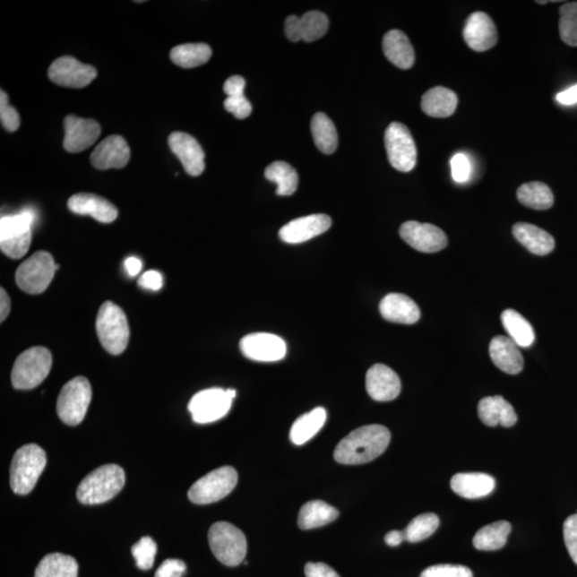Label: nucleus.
Instances as JSON below:
<instances>
[{
	"label": "nucleus",
	"mask_w": 577,
	"mask_h": 577,
	"mask_svg": "<svg viewBox=\"0 0 577 577\" xmlns=\"http://www.w3.org/2000/svg\"><path fill=\"white\" fill-rule=\"evenodd\" d=\"M502 322L509 337L521 348H530L536 340L534 329L523 315L513 309L502 314Z\"/></svg>",
	"instance_id": "35"
},
{
	"label": "nucleus",
	"mask_w": 577,
	"mask_h": 577,
	"mask_svg": "<svg viewBox=\"0 0 577 577\" xmlns=\"http://www.w3.org/2000/svg\"><path fill=\"white\" fill-rule=\"evenodd\" d=\"M391 432L384 426L369 425L352 431L338 444L334 458L338 463L359 465L374 461L391 443Z\"/></svg>",
	"instance_id": "1"
},
{
	"label": "nucleus",
	"mask_w": 577,
	"mask_h": 577,
	"mask_svg": "<svg viewBox=\"0 0 577 577\" xmlns=\"http://www.w3.org/2000/svg\"><path fill=\"white\" fill-rule=\"evenodd\" d=\"M556 101L565 107L577 104V84L570 87L567 90L559 92L556 96Z\"/></svg>",
	"instance_id": "53"
},
{
	"label": "nucleus",
	"mask_w": 577,
	"mask_h": 577,
	"mask_svg": "<svg viewBox=\"0 0 577 577\" xmlns=\"http://www.w3.org/2000/svg\"><path fill=\"white\" fill-rule=\"evenodd\" d=\"M338 517L340 512L335 507L322 501H312L302 507L297 524L304 530H314L332 523Z\"/></svg>",
	"instance_id": "30"
},
{
	"label": "nucleus",
	"mask_w": 577,
	"mask_h": 577,
	"mask_svg": "<svg viewBox=\"0 0 577 577\" xmlns=\"http://www.w3.org/2000/svg\"><path fill=\"white\" fill-rule=\"evenodd\" d=\"M490 357L497 368L508 375H519L524 367L523 355L512 338L497 336L490 343Z\"/></svg>",
	"instance_id": "24"
},
{
	"label": "nucleus",
	"mask_w": 577,
	"mask_h": 577,
	"mask_svg": "<svg viewBox=\"0 0 577 577\" xmlns=\"http://www.w3.org/2000/svg\"><path fill=\"white\" fill-rule=\"evenodd\" d=\"M125 485V470L119 465H103L82 480L76 496L84 504H103L118 495Z\"/></svg>",
	"instance_id": "2"
},
{
	"label": "nucleus",
	"mask_w": 577,
	"mask_h": 577,
	"mask_svg": "<svg viewBox=\"0 0 577 577\" xmlns=\"http://www.w3.org/2000/svg\"><path fill=\"white\" fill-rule=\"evenodd\" d=\"M452 176L454 182L466 183L471 174L470 160L464 153H457L452 159Z\"/></svg>",
	"instance_id": "46"
},
{
	"label": "nucleus",
	"mask_w": 577,
	"mask_h": 577,
	"mask_svg": "<svg viewBox=\"0 0 577 577\" xmlns=\"http://www.w3.org/2000/svg\"><path fill=\"white\" fill-rule=\"evenodd\" d=\"M237 484V470L231 466H224L197 480L188 491V498L197 504H213L228 496Z\"/></svg>",
	"instance_id": "9"
},
{
	"label": "nucleus",
	"mask_w": 577,
	"mask_h": 577,
	"mask_svg": "<svg viewBox=\"0 0 577 577\" xmlns=\"http://www.w3.org/2000/svg\"><path fill=\"white\" fill-rule=\"evenodd\" d=\"M236 390L209 388L196 393L188 403V410L197 424L214 423L229 413Z\"/></svg>",
	"instance_id": "10"
},
{
	"label": "nucleus",
	"mask_w": 577,
	"mask_h": 577,
	"mask_svg": "<svg viewBox=\"0 0 577 577\" xmlns=\"http://www.w3.org/2000/svg\"><path fill=\"white\" fill-rule=\"evenodd\" d=\"M64 147L70 153H79L90 148L101 135V126L92 119L69 115L65 119Z\"/></svg>",
	"instance_id": "16"
},
{
	"label": "nucleus",
	"mask_w": 577,
	"mask_h": 577,
	"mask_svg": "<svg viewBox=\"0 0 577 577\" xmlns=\"http://www.w3.org/2000/svg\"><path fill=\"white\" fill-rule=\"evenodd\" d=\"M327 418L323 408H317L296 420L290 431V440L296 445H303L312 440L323 428Z\"/></svg>",
	"instance_id": "31"
},
{
	"label": "nucleus",
	"mask_w": 577,
	"mask_h": 577,
	"mask_svg": "<svg viewBox=\"0 0 577 577\" xmlns=\"http://www.w3.org/2000/svg\"><path fill=\"white\" fill-rule=\"evenodd\" d=\"M312 134L315 146L322 153H334L338 147V134L335 125L323 113L315 114L312 120Z\"/></svg>",
	"instance_id": "38"
},
{
	"label": "nucleus",
	"mask_w": 577,
	"mask_h": 577,
	"mask_svg": "<svg viewBox=\"0 0 577 577\" xmlns=\"http://www.w3.org/2000/svg\"><path fill=\"white\" fill-rule=\"evenodd\" d=\"M52 353L47 348L33 347L16 358L11 382L16 390H33L47 379L52 369Z\"/></svg>",
	"instance_id": "4"
},
{
	"label": "nucleus",
	"mask_w": 577,
	"mask_h": 577,
	"mask_svg": "<svg viewBox=\"0 0 577 577\" xmlns=\"http://www.w3.org/2000/svg\"><path fill=\"white\" fill-rule=\"evenodd\" d=\"M329 215L314 214L304 216L288 223L280 231L281 241L288 244H301L312 240L331 228Z\"/></svg>",
	"instance_id": "19"
},
{
	"label": "nucleus",
	"mask_w": 577,
	"mask_h": 577,
	"mask_svg": "<svg viewBox=\"0 0 577 577\" xmlns=\"http://www.w3.org/2000/svg\"><path fill=\"white\" fill-rule=\"evenodd\" d=\"M138 285L147 290L159 291L163 287V277L157 271H148L142 275Z\"/></svg>",
	"instance_id": "51"
},
{
	"label": "nucleus",
	"mask_w": 577,
	"mask_h": 577,
	"mask_svg": "<svg viewBox=\"0 0 577 577\" xmlns=\"http://www.w3.org/2000/svg\"><path fill=\"white\" fill-rule=\"evenodd\" d=\"M265 177L277 185V195L291 196L297 190L298 175L290 164L274 162L266 168Z\"/></svg>",
	"instance_id": "36"
},
{
	"label": "nucleus",
	"mask_w": 577,
	"mask_h": 577,
	"mask_svg": "<svg viewBox=\"0 0 577 577\" xmlns=\"http://www.w3.org/2000/svg\"><path fill=\"white\" fill-rule=\"evenodd\" d=\"M420 577H474L468 567L460 564H436L423 571Z\"/></svg>",
	"instance_id": "44"
},
{
	"label": "nucleus",
	"mask_w": 577,
	"mask_h": 577,
	"mask_svg": "<svg viewBox=\"0 0 577 577\" xmlns=\"http://www.w3.org/2000/svg\"><path fill=\"white\" fill-rule=\"evenodd\" d=\"M212 56V49L204 43L182 44L171 49L170 58L177 65L185 69L196 68L207 64Z\"/></svg>",
	"instance_id": "34"
},
{
	"label": "nucleus",
	"mask_w": 577,
	"mask_h": 577,
	"mask_svg": "<svg viewBox=\"0 0 577 577\" xmlns=\"http://www.w3.org/2000/svg\"><path fill=\"white\" fill-rule=\"evenodd\" d=\"M186 564L180 559H168L159 565L155 577H182L185 573Z\"/></svg>",
	"instance_id": "49"
},
{
	"label": "nucleus",
	"mask_w": 577,
	"mask_h": 577,
	"mask_svg": "<svg viewBox=\"0 0 577 577\" xmlns=\"http://www.w3.org/2000/svg\"><path fill=\"white\" fill-rule=\"evenodd\" d=\"M79 564L69 555L48 554L39 563L35 577H77Z\"/></svg>",
	"instance_id": "32"
},
{
	"label": "nucleus",
	"mask_w": 577,
	"mask_h": 577,
	"mask_svg": "<svg viewBox=\"0 0 577 577\" xmlns=\"http://www.w3.org/2000/svg\"><path fill=\"white\" fill-rule=\"evenodd\" d=\"M496 481L484 473H460L451 481L452 490L459 496L477 499L490 495L495 490Z\"/></svg>",
	"instance_id": "26"
},
{
	"label": "nucleus",
	"mask_w": 577,
	"mask_h": 577,
	"mask_svg": "<svg viewBox=\"0 0 577 577\" xmlns=\"http://www.w3.org/2000/svg\"><path fill=\"white\" fill-rule=\"evenodd\" d=\"M366 390L375 401H392L400 395L401 381L386 365L376 364L366 375Z\"/></svg>",
	"instance_id": "17"
},
{
	"label": "nucleus",
	"mask_w": 577,
	"mask_h": 577,
	"mask_svg": "<svg viewBox=\"0 0 577 577\" xmlns=\"http://www.w3.org/2000/svg\"><path fill=\"white\" fill-rule=\"evenodd\" d=\"M385 147L388 160L393 168L409 173L418 163V149L412 134L400 122H392L385 132Z\"/></svg>",
	"instance_id": "11"
},
{
	"label": "nucleus",
	"mask_w": 577,
	"mask_h": 577,
	"mask_svg": "<svg viewBox=\"0 0 577 577\" xmlns=\"http://www.w3.org/2000/svg\"><path fill=\"white\" fill-rule=\"evenodd\" d=\"M246 82L240 75L231 76L227 80L224 85V91L227 98H236L244 96L245 90Z\"/></svg>",
	"instance_id": "52"
},
{
	"label": "nucleus",
	"mask_w": 577,
	"mask_h": 577,
	"mask_svg": "<svg viewBox=\"0 0 577 577\" xmlns=\"http://www.w3.org/2000/svg\"><path fill=\"white\" fill-rule=\"evenodd\" d=\"M482 423L489 426L501 425L510 428L517 424L518 415L512 404L502 396L486 397L478 404Z\"/></svg>",
	"instance_id": "25"
},
{
	"label": "nucleus",
	"mask_w": 577,
	"mask_h": 577,
	"mask_svg": "<svg viewBox=\"0 0 577 577\" xmlns=\"http://www.w3.org/2000/svg\"><path fill=\"white\" fill-rule=\"evenodd\" d=\"M68 208L75 214L90 215L103 224L113 223L118 218V210L115 205L94 194H76L69 199Z\"/></svg>",
	"instance_id": "22"
},
{
	"label": "nucleus",
	"mask_w": 577,
	"mask_h": 577,
	"mask_svg": "<svg viewBox=\"0 0 577 577\" xmlns=\"http://www.w3.org/2000/svg\"><path fill=\"white\" fill-rule=\"evenodd\" d=\"M97 75L93 66L70 56L55 60L48 69V77L55 84L68 88H84L91 84Z\"/></svg>",
	"instance_id": "13"
},
{
	"label": "nucleus",
	"mask_w": 577,
	"mask_h": 577,
	"mask_svg": "<svg viewBox=\"0 0 577 577\" xmlns=\"http://www.w3.org/2000/svg\"><path fill=\"white\" fill-rule=\"evenodd\" d=\"M91 398L90 383L84 376L74 377L60 392L57 401L59 418L68 426L80 425L85 418Z\"/></svg>",
	"instance_id": "7"
},
{
	"label": "nucleus",
	"mask_w": 577,
	"mask_h": 577,
	"mask_svg": "<svg viewBox=\"0 0 577 577\" xmlns=\"http://www.w3.org/2000/svg\"><path fill=\"white\" fill-rule=\"evenodd\" d=\"M330 21L320 11H309L302 18L290 15L286 20L285 33L292 42H314L319 40L329 30Z\"/></svg>",
	"instance_id": "15"
},
{
	"label": "nucleus",
	"mask_w": 577,
	"mask_h": 577,
	"mask_svg": "<svg viewBox=\"0 0 577 577\" xmlns=\"http://www.w3.org/2000/svg\"><path fill=\"white\" fill-rule=\"evenodd\" d=\"M47 463V453L36 444H29L15 452L10 468L11 489L27 495L36 487Z\"/></svg>",
	"instance_id": "3"
},
{
	"label": "nucleus",
	"mask_w": 577,
	"mask_h": 577,
	"mask_svg": "<svg viewBox=\"0 0 577 577\" xmlns=\"http://www.w3.org/2000/svg\"><path fill=\"white\" fill-rule=\"evenodd\" d=\"M97 334L108 353L120 355L125 351L130 340V327L124 310L118 305L105 302L99 308Z\"/></svg>",
	"instance_id": "5"
},
{
	"label": "nucleus",
	"mask_w": 577,
	"mask_h": 577,
	"mask_svg": "<svg viewBox=\"0 0 577 577\" xmlns=\"http://www.w3.org/2000/svg\"><path fill=\"white\" fill-rule=\"evenodd\" d=\"M564 539L570 557L577 564V514L571 515L564 521Z\"/></svg>",
	"instance_id": "47"
},
{
	"label": "nucleus",
	"mask_w": 577,
	"mask_h": 577,
	"mask_svg": "<svg viewBox=\"0 0 577 577\" xmlns=\"http://www.w3.org/2000/svg\"><path fill=\"white\" fill-rule=\"evenodd\" d=\"M211 551L220 562L228 567H237L245 559L247 540L245 535L235 525L218 521L209 530Z\"/></svg>",
	"instance_id": "6"
},
{
	"label": "nucleus",
	"mask_w": 577,
	"mask_h": 577,
	"mask_svg": "<svg viewBox=\"0 0 577 577\" xmlns=\"http://www.w3.org/2000/svg\"><path fill=\"white\" fill-rule=\"evenodd\" d=\"M405 540L404 531L392 530L385 536V543L390 547H398Z\"/></svg>",
	"instance_id": "56"
},
{
	"label": "nucleus",
	"mask_w": 577,
	"mask_h": 577,
	"mask_svg": "<svg viewBox=\"0 0 577 577\" xmlns=\"http://www.w3.org/2000/svg\"><path fill=\"white\" fill-rule=\"evenodd\" d=\"M131 150L124 137L112 135L93 150L90 162L97 169H121L129 163Z\"/></svg>",
	"instance_id": "18"
},
{
	"label": "nucleus",
	"mask_w": 577,
	"mask_h": 577,
	"mask_svg": "<svg viewBox=\"0 0 577 577\" xmlns=\"http://www.w3.org/2000/svg\"><path fill=\"white\" fill-rule=\"evenodd\" d=\"M240 349L244 357L254 362H279L285 358L287 354L284 340L269 332H254L243 337Z\"/></svg>",
	"instance_id": "12"
},
{
	"label": "nucleus",
	"mask_w": 577,
	"mask_h": 577,
	"mask_svg": "<svg viewBox=\"0 0 577 577\" xmlns=\"http://www.w3.org/2000/svg\"><path fill=\"white\" fill-rule=\"evenodd\" d=\"M125 270L127 274L131 277H134L137 274H140V271L142 268V263L140 259L136 257H130L125 261Z\"/></svg>",
	"instance_id": "55"
},
{
	"label": "nucleus",
	"mask_w": 577,
	"mask_h": 577,
	"mask_svg": "<svg viewBox=\"0 0 577 577\" xmlns=\"http://www.w3.org/2000/svg\"><path fill=\"white\" fill-rule=\"evenodd\" d=\"M383 52L399 69H410L415 63L413 46L408 36L400 30H392L386 33L383 39Z\"/></svg>",
	"instance_id": "27"
},
{
	"label": "nucleus",
	"mask_w": 577,
	"mask_h": 577,
	"mask_svg": "<svg viewBox=\"0 0 577 577\" xmlns=\"http://www.w3.org/2000/svg\"><path fill=\"white\" fill-rule=\"evenodd\" d=\"M31 232L26 235L7 238L0 241V248L4 254L13 259L24 257L30 251L31 244Z\"/></svg>",
	"instance_id": "43"
},
{
	"label": "nucleus",
	"mask_w": 577,
	"mask_h": 577,
	"mask_svg": "<svg viewBox=\"0 0 577 577\" xmlns=\"http://www.w3.org/2000/svg\"><path fill=\"white\" fill-rule=\"evenodd\" d=\"M35 220L36 215L31 210H24L19 214L3 216L0 220V241L31 232Z\"/></svg>",
	"instance_id": "39"
},
{
	"label": "nucleus",
	"mask_w": 577,
	"mask_h": 577,
	"mask_svg": "<svg viewBox=\"0 0 577 577\" xmlns=\"http://www.w3.org/2000/svg\"><path fill=\"white\" fill-rule=\"evenodd\" d=\"M517 196L521 204L534 210H548L554 204L551 188L542 182L525 183L519 187Z\"/></svg>",
	"instance_id": "37"
},
{
	"label": "nucleus",
	"mask_w": 577,
	"mask_h": 577,
	"mask_svg": "<svg viewBox=\"0 0 577 577\" xmlns=\"http://www.w3.org/2000/svg\"><path fill=\"white\" fill-rule=\"evenodd\" d=\"M306 577H340L336 571L324 563H308L305 565Z\"/></svg>",
	"instance_id": "50"
},
{
	"label": "nucleus",
	"mask_w": 577,
	"mask_h": 577,
	"mask_svg": "<svg viewBox=\"0 0 577 577\" xmlns=\"http://www.w3.org/2000/svg\"><path fill=\"white\" fill-rule=\"evenodd\" d=\"M440 526V519L435 513H424L416 517L404 530L405 540L418 543L428 539Z\"/></svg>",
	"instance_id": "40"
},
{
	"label": "nucleus",
	"mask_w": 577,
	"mask_h": 577,
	"mask_svg": "<svg viewBox=\"0 0 577 577\" xmlns=\"http://www.w3.org/2000/svg\"><path fill=\"white\" fill-rule=\"evenodd\" d=\"M57 269L51 254L37 252L19 266L16 285L26 293L40 294L51 284Z\"/></svg>",
	"instance_id": "8"
},
{
	"label": "nucleus",
	"mask_w": 577,
	"mask_h": 577,
	"mask_svg": "<svg viewBox=\"0 0 577 577\" xmlns=\"http://www.w3.org/2000/svg\"><path fill=\"white\" fill-rule=\"evenodd\" d=\"M0 119L8 132H15L20 127L21 118L18 110L11 107L8 94L4 91L0 92Z\"/></svg>",
	"instance_id": "45"
},
{
	"label": "nucleus",
	"mask_w": 577,
	"mask_h": 577,
	"mask_svg": "<svg viewBox=\"0 0 577 577\" xmlns=\"http://www.w3.org/2000/svg\"><path fill=\"white\" fill-rule=\"evenodd\" d=\"M168 144L188 175L197 177L203 173L204 152L195 138L186 133L174 132L168 138Z\"/></svg>",
	"instance_id": "20"
},
{
	"label": "nucleus",
	"mask_w": 577,
	"mask_h": 577,
	"mask_svg": "<svg viewBox=\"0 0 577 577\" xmlns=\"http://www.w3.org/2000/svg\"><path fill=\"white\" fill-rule=\"evenodd\" d=\"M512 524L509 521H495L476 532L473 545L479 551H497L506 545Z\"/></svg>",
	"instance_id": "33"
},
{
	"label": "nucleus",
	"mask_w": 577,
	"mask_h": 577,
	"mask_svg": "<svg viewBox=\"0 0 577 577\" xmlns=\"http://www.w3.org/2000/svg\"><path fill=\"white\" fill-rule=\"evenodd\" d=\"M559 32L569 47H577V3H567L559 9Z\"/></svg>",
	"instance_id": "41"
},
{
	"label": "nucleus",
	"mask_w": 577,
	"mask_h": 577,
	"mask_svg": "<svg viewBox=\"0 0 577 577\" xmlns=\"http://www.w3.org/2000/svg\"><path fill=\"white\" fill-rule=\"evenodd\" d=\"M11 310V301L4 288H0V321L7 319Z\"/></svg>",
	"instance_id": "54"
},
{
	"label": "nucleus",
	"mask_w": 577,
	"mask_h": 577,
	"mask_svg": "<svg viewBox=\"0 0 577 577\" xmlns=\"http://www.w3.org/2000/svg\"><path fill=\"white\" fill-rule=\"evenodd\" d=\"M224 107L227 112L235 115L237 119H245L253 112L252 104L245 96L227 98L224 102Z\"/></svg>",
	"instance_id": "48"
},
{
	"label": "nucleus",
	"mask_w": 577,
	"mask_h": 577,
	"mask_svg": "<svg viewBox=\"0 0 577 577\" xmlns=\"http://www.w3.org/2000/svg\"><path fill=\"white\" fill-rule=\"evenodd\" d=\"M400 237L410 247L421 253H437L446 248L448 238L442 229L431 224L409 220L400 227Z\"/></svg>",
	"instance_id": "14"
},
{
	"label": "nucleus",
	"mask_w": 577,
	"mask_h": 577,
	"mask_svg": "<svg viewBox=\"0 0 577 577\" xmlns=\"http://www.w3.org/2000/svg\"><path fill=\"white\" fill-rule=\"evenodd\" d=\"M513 236L531 254L547 256L555 248L554 237L535 225L518 223L513 226Z\"/></svg>",
	"instance_id": "28"
},
{
	"label": "nucleus",
	"mask_w": 577,
	"mask_h": 577,
	"mask_svg": "<svg viewBox=\"0 0 577 577\" xmlns=\"http://www.w3.org/2000/svg\"><path fill=\"white\" fill-rule=\"evenodd\" d=\"M157 552V543L150 537L142 538L140 541L132 547V554L133 557L136 560V565L143 571L150 570L153 567Z\"/></svg>",
	"instance_id": "42"
},
{
	"label": "nucleus",
	"mask_w": 577,
	"mask_h": 577,
	"mask_svg": "<svg viewBox=\"0 0 577 577\" xmlns=\"http://www.w3.org/2000/svg\"><path fill=\"white\" fill-rule=\"evenodd\" d=\"M380 313L392 323L415 324L420 319V309L412 298L400 293H391L382 299Z\"/></svg>",
	"instance_id": "23"
},
{
	"label": "nucleus",
	"mask_w": 577,
	"mask_h": 577,
	"mask_svg": "<svg viewBox=\"0 0 577 577\" xmlns=\"http://www.w3.org/2000/svg\"><path fill=\"white\" fill-rule=\"evenodd\" d=\"M457 107V94L445 87L430 89L421 99V108L424 113L433 118H447L456 112Z\"/></svg>",
	"instance_id": "29"
},
{
	"label": "nucleus",
	"mask_w": 577,
	"mask_h": 577,
	"mask_svg": "<svg viewBox=\"0 0 577 577\" xmlns=\"http://www.w3.org/2000/svg\"><path fill=\"white\" fill-rule=\"evenodd\" d=\"M466 44L476 52H486L498 40L497 30L493 20L485 13L469 15L463 30Z\"/></svg>",
	"instance_id": "21"
}]
</instances>
